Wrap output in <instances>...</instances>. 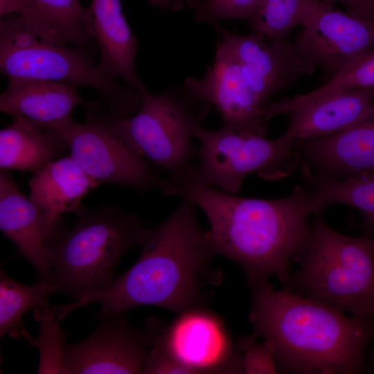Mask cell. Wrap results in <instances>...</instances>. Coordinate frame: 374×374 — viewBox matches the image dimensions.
<instances>
[{
	"label": "cell",
	"instance_id": "obj_14",
	"mask_svg": "<svg viewBox=\"0 0 374 374\" xmlns=\"http://www.w3.org/2000/svg\"><path fill=\"white\" fill-rule=\"evenodd\" d=\"M196 96L213 105L224 126L265 136V108L244 79L240 66L222 42L216 46L212 68L203 78L188 77L184 82Z\"/></svg>",
	"mask_w": 374,
	"mask_h": 374
},
{
	"label": "cell",
	"instance_id": "obj_6",
	"mask_svg": "<svg viewBox=\"0 0 374 374\" xmlns=\"http://www.w3.org/2000/svg\"><path fill=\"white\" fill-rule=\"evenodd\" d=\"M321 213H314L308 251L284 287L352 316L374 320V240L338 233Z\"/></svg>",
	"mask_w": 374,
	"mask_h": 374
},
{
	"label": "cell",
	"instance_id": "obj_11",
	"mask_svg": "<svg viewBox=\"0 0 374 374\" xmlns=\"http://www.w3.org/2000/svg\"><path fill=\"white\" fill-rule=\"evenodd\" d=\"M101 319L87 338L65 344L66 373H143L154 341L157 318L148 320L144 329L133 326L123 313L107 315Z\"/></svg>",
	"mask_w": 374,
	"mask_h": 374
},
{
	"label": "cell",
	"instance_id": "obj_33",
	"mask_svg": "<svg viewBox=\"0 0 374 374\" xmlns=\"http://www.w3.org/2000/svg\"><path fill=\"white\" fill-rule=\"evenodd\" d=\"M371 344L366 353V371L374 373V341Z\"/></svg>",
	"mask_w": 374,
	"mask_h": 374
},
{
	"label": "cell",
	"instance_id": "obj_8",
	"mask_svg": "<svg viewBox=\"0 0 374 374\" xmlns=\"http://www.w3.org/2000/svg\"><path fill=\"white\" fill-rule=\"evenodd\" d=\"M197 164L189 178L235 195L244 178L255 172L268 181L290 176L301 163L294 140L283 134L273 139L226 126L195 132ZM188 178V179H189Z\"/></svg>",
	"mask_w": 374,
	"mask_h": 374
},
{
	"label": "cell",
	"instance_id": "obj_17",
	"mask_svg": "<svg viewBox=\"0 0 374 374\" xmlns=\"http://www.w3.org/2000/svg\"><path fill=\"white\" fill-rule=\"evenodd\" d=\"M374 109V87L339 91L291 109L284 135L294 141L326 137L366 119Z\"/></svg>",
	"mask_w": 374,
	"mask_h": 374
},
{
	"label": "cell",
	"instance_id": "obj_25",
	"mask_svg": "<svg viewBox=\"0 0 374 374\" xmlns=\"http://www.w3.org/2000/svg\"><path fill=\"white\" fill-rule=\"evenodd\" d=\"M320 0H258L248 23L253 32L271 39H287L298 25L304 26Z\"/></svg>",
	"mask_w": 374,
	"mask_h": 374
},
{
	"label": "cell",
	"instance_id": "obj_16",
	"mask_svg": "<svg viewBox=\"0 0 374 374\" xmlns=\"http://www.w3.org/2000/svg\"><path fill=\"white\" fill-rule=\"evenodd\" d=\"M55 223L26 197L8 170L0 171V229L28 260L39 280L53 283L46 240Z\"/></svg>",
	"mask_w": 374,
	"mask_h": 374
},
{
	"label": "cell",
	"instance_id": "obj_1",
	"mask_svg": "<svg viewBox=\"0 0 374 374\" xmlns=\"http://www.w3.org/2000/svg\"><path fill=\"white\" fill-rule=\"evenodd\" d=\"M196 204L183 198L174 213L152 229L136 262L106 290L55 305L63 320L76 309L99 303L98 318L152 305L179 313L206 305L222 280L213 265L217 255L208 231L199 224Z\"/></svg>",
	"mask_w": 374,
	"mask_h": 374
},
{
	"label": "cell",
	"instance_id": "obj_2",
	"mask_svg": "<svg viewBox=\"0 0 374 374\" xmlns=\"http://www.w3.org/2000/svg\"><path fill=\"white\" fill-rule=\"evenodd\" d=\"M164 195L188 198L202 209L215 253L240 265L247 279L274 276L285 285L291 263L301 262L309 247L313 213L303 185L286 197L265 199L239 197L189 178Z\"/></svg>",
	"mask_w": 374,
	"mask_h": 374
},
{
	"label": "cell",
	"instance_id": "obj_15",
	"mask_svg": "<svg viewBox=\"0 0 374 374\" xmlns=\"http://www.w3.org/2000/svg\"><path fill=\"white\" fill-rule=\"evenodd\" d=\"M294 142L303 175L335 179L374 172V109L366 119L338 133Z\"/></svg>",
	"mask_w": 374,
	"mask_h": 374
},
{
	"label": "cell",
	"instance_id": "obj_13",
	"mask_svg": "<svg viewBox=\"0 0 374 374\" xmlns=\"http://www.w3.org/2000/svg\"><path fill=\"white\" fill-rule=\"evenodd\" d=\"M213 26L265 109L274 93L294 85L317 69L303 59L287 39H271L256 32L240 35L224 28L219 23Z\"/></svg>",
	"mask_w": 374,
	"mask_h": 374
},
{
	"label": "cell",
	"instance_id": "obj_7",
	"mask_svg": "<svg viewBox=\"0 0 374 374\" xmlns=\"http://www.w3.org/2000/svg\"><path fill=\"white\" fill-rule=\"evenodd\" d=\"M0 71L8 78H32L92 88L106 107L121 116L134 115L141 105L142 93L102 74L92 55L39 38L17 15L0 20Z\"/></svg>",
	"mask_w": 374,
	"mask_h": 374
},
{
	"label": "cell",
	"instance_id": "obj_29",
	"mask_svg": "<svg viewBox=\"0 0 374 374\" xmlns=\"http://www.w3.org/2000/svg\"><path fill=\"white\" fill-rule=\"evenodd\" d=\"M237 346L242 355L244 373L247 374H274L278 373L276 366L274 348L267 341L260 344L257 338L251 334L240 336Z\"/></svg>",
	"mask_w": 374,
	"mask_h": 374
},
{
	"label": "cell",
	"instance_id": "obj_22",
	"mask_svg": "<svg viewBox=\"0 0 374 374\" xmlns=\"http://www.w3.org/2000/svg\"><path fill=\"white\" fill-rule=\"evenodd\" d=\"M0 130L1 170L32 172L64 157L69 150L55 130L21 116Z\"/></svg>",
	"mask_w": 374,
	"mask_h": 374
},
{
	"label": "cell",
	"instance_id": "obj_32",
	"mask_svg": "<svg viewBox=\"0 0 374 374\" xmlns=\"http://www.w3.org/2000/svg\"><path fill=\"white\" fill-rule=\"evenodd\" d=\"M149 3L154 7L163 10H173L174 3L173 0H148Z\"/></svg>",
	"mask_w": 374,
	"mask_h": 374
},
{
	"label": "cell",
	"instance_id": "obj_23",
	"mask_svg": "<svg viewBox=\"0 0 374 374\" xmlns=\"http://www.w3.org/2000/svg\"><path fill=\"white\" fill-rule=\"evenodd\" d=\"M309 206L313 213L333 204L358 209L362 215V235L374 240V172L335 179L304 175Z\"/></svg>",
	"mask_w": 374,
	"mask_h": 374
},
{
	"label": "cell",
	"instance_id": "obj_3",
	"mask_svg": "<svg viewBox=\"0 0 374 374\" xmlns=\"http://www.w3.org/2000/svg\"><path fill=\"white\" fill-rule=\"evenodd\" d=\"M251 292L253 335L271 344L278 371L304 374H359L366 371L374 341V320L348 317L321 301L269 279H247Z\"/></svg>",
	"mask_w": 374,
	"mask_h": 374
},
{
	"label": "cell",
	"instance_id": "obj_30",
	"mask_svg": "<svg viewBox=\"0 0 374 374\" xmlns=\"http://www.w3.org/2000/svg\"><path fill=\"white\" fill-rule=\"evenodd\" d=\"M143 373L145 374H172L192 373L187 366L177 361L155 343L149 350L145 359Z\"/></svg>",
	"mask_w": 374,
	"mask_h": 374
},
{
	"label": "cell",
	"instance_id": "obj_34",
	"mask_svg": "<svg viewBox=\"0 0 374 374\" xmlns=\"http://www.w3.org/2000/svg\"><path fill=\"white\" fill-rule=\"evenodd\" d=\"M199 0H173L174 10L177 11L181 9L186 3L190 8L195 9L199 3Z\"/></svg>",
	"mask_w": 374,
	"mask_h": 374
},
{
	"label": "cell",
	"instance_id": "obj_28",
	"mask_svg": "<svg viewBox=\"0 0 374 374\" xmlns=\"http://www.w3.org/2000/svg\"><path fill=\"white\" fill-rule=\"evenodd\" d=\"M258 0H203L200 1L195 13L199 23L213 25L219 21L242 19L249 21Z\"/></svg>",
	"mask_w": 374,
	"mask_h": 374
},
{
	"label": "cell",
	"instance_id": "obj_31",
	"mask_svg": "<svg viewBox=\"0 0 374 374\" xmlns=\"http://www.w3.org/2000/svg\"><path fill=\"white\" fill-rule=\"evenodd\" d=\"M329 5L340 3L346 12L374 24V0H320Z\"/></svg>",
	"mask_w": 374,
	"mask_h": 374
},
{
	"label": "cell",
	"instance_id": "obj_21",
	"mask_svg": "<svg viewBox=\"0 0 374 374\" xmlns=\"http://www.w3.org/2000/svg\"><path fill=\"white\" fill-rule=\"evenodd\" d=\"M28 186L30 200L56 223L62 214L75 213L98 185L68 155L34 172Z\"/></svg>",
	"mask_w": 374,
	"mask_h": 374
},
{
	"label": "cell",
	"instance_id": "obj_18",
	"mask_svg": "<svg viewBox=\"0 0 374 374\" xmlns=\"http://www.w3.org/2000/svg\"><path fill=\"white\" fill-rule=\"evenodd\" d=\"M87 8L100 51L98 70L142 93L146 88L135 67L139 42L123 15L121 0H91Z\"/></svg>",
	"mask_w": 374,
	"mask_h": 374
},
{
	"label": "cell",
	"instance_id": "obj_9",
	"mask_svg": "<svg viewBox=\"0 0 374 374\" xmlns=\"http://www.w3.org/2000/svg\"><path fill=\"white\" fill-rule=\"evenodd\" d=\"M86 119L84 123L71 119L52 129L66 143L73 160L98 186L114 184L139 190H159L164 194L175 186L120 138Z\"/></svg>",
	"mask_w": 374,
	"mask_h": 374
},
{
	"label": "cell",
	"instance_id": "obj_24",
	"mask_svg": "<svg viewBox=\"0 0 374 374\" xmlns=\"http://www.w3.org/2000/svg\"><path fill=\"white\" fill-rule=\"evenodd\" d=\"M58 290L52 283L39 280L32 285L19 283L0 271V337L24 338L27 331L22 321L24 314L38 306L51 305L48 295Z\"/></svg>",
	"mask_w": 374,
	"mask_h": 374
},
{
	"label": "cell",
	"instance_id": "obj_19",
	"mask_svg": "<svg viewBox=\"0 0 374 374\" xmlns=\"http://www.w3.org/2000/svg\"><path fill=\"white\" fill-rule=\"evenodd\" d=\"M14 13L39 38L82 49L98 50L87 8L80 0H13Z\"/></svg>",
	"mask_w": 374,
	"mask_h": 374
},
{
	"label": "cell",
	"instance_id": "obj_20",
	"mask_svg": "<svg viewBox=\"0 0 374 374\" xmlns=\"http://www.w3.org/2000/svg\"><path fill=\"white\" fill-rule=\"evenodd\" d=\"M0 95V111L21 116L53 128L73 119L74 109L82 103L74 84L25 77H8Z\"/></svg>",
	"mask_w": 374,
	"mask_h": 374
},
{
	"label": "cell",
	"instance_id": "obj_27",
	"mask_svg": "<svg viewBox=\"0 0 374 374\" xmlns=\"http://www.w3.org/2000/svg\"><path fill=\"white\" fill-rule=\"evenodd\" d=\"M369 87H374V49L353 62L319 88L305 94L278 101L276 109L284 114L298 105L334 92Z\"/></svg>",
	"mask_w": 374,
	"mask_h": 374
},
{
	"label": "cell",
	"instance_id": "obj_4",
	"mask_svg": "<svg viewBox=\"0 0 374 374\" xmlns=\"http://www.w3.org/2000/svg\"><path fill=\"white\" fill-rule=\"evenodd\" d=\"M211 106L183 84L159 94L145 89L139 109L131 116L114 114L99 98L87 104L86 118L120 138L152 167L166 171L177 186L192 175L198 153L195 132Z\"/></svg>",
	"mask_w": 374,
	"mask_h": 374
},
{
	"label": "cell",
	"instance_id": "obj_5",
	"mask_svg": "<svg viewBox=\"0 0 374 374\" xmlns=\"http://www.w3.org/2000/svg\"><path fill=\"white\" fill-rule=\"evenodd\" d=\"M76 224L67 231L55 226L45 246L53 283L75 299L107 289L122 256L143 245L152 233L136 214L103 205H81Z\"/></svg>",
	"mask_w": 374,
	"mask_h": 374
},
{
	"label": "cell",
	"instance_id": "obj_12",
	"mask_svg": "<svg viewBox=\"0 0 374 374\" xmlns=\"http://www.w3.org/2000/svg\"><path fill=\"white\" fill-rule=\"evenodd\" d=\"M293 43L305 60L322 69L327 80L374 49V24L320 2Z\"/></svg>",
	"mask_w": 374,
	"mask_h": 374
},
{
	"label": "cell",
	"instance_id": "obj_26",
	"mask_svg": "<svg viewBox=\"0 0 374 374\" xmlns=\"http://www.w3.org/2000/svg\"><path fill=\"white\" fill-rule=\"evenodd\" d=\"M34 316L40 325L38 337L34 339L28 331L24 338L36 347L39 353L37 373H66L63 349L68 333L61 326L53 305L34 308Z\"/></svg>",
	"mask_w": 374,
	"mask_h": 374
},
{
	"label": "cell",
	"instance_id": "obj_10",
	"mask_svg": "<svg viewBox=\"0 0 374 374\" xmlns=\"http://www.w3.org/2000/svg\"><path fill=\"white\" fill-rule=\"evenodd\" d=\"M153 342L193 373H244L237 344L221 318L206 305L178 313L170 324L157 319Z\"/></svg>",
	"mask_w": 374,
	"mask_h": 374
}]
</instances>
